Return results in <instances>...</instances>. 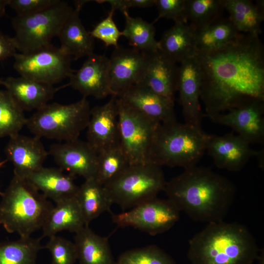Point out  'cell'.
I'll use <instances>...</instances> for the list:
<instances>
[{
  "mask_svg": "<svg viewBox=\"0 0 264 264\" xmlns=\"http://www.w3.org/2000/svg\"><path fill=\"white\" fill-rule=\"evenodd\" d=\"M196 57L204 116L210 118L264 101V47L259 35L241 33L225 46Z\"/></svg>",
  "mask_w": 264,
  "mask_h": 264,
  "instance_id": "1",
  "label": "cell"
},
{
  "mask_svg": "<svg viewBox=\"0 0 264 264\" xmlns=\"http://www.w3.org/2000/svg\"><path fill=\"white\" fill-rule=\"evenodd\" d=\"M163 191L180 212L194 221L209 223L223 220L236 188L226 177L196 165L167 181Z\"/></svg>",
  "mask_w": 264,
  "mask_h": 264,
  "instance_id": "2",
  "label": "cell"
},
{
  "mask_svg": "<svg viewBox=\"0 0 264 264\" xmlns=\"http://www.w3.org/2000/svg\"><path fill=\"white\" fill-rule=\"evenodd\" d=\"M258 257L254 237L245 226L237 222L207 223L189 242L191 264H252Z\"/></svg>",
  "mask_w": 264,
  "mask_h": 264,
  "instance_id": "3",
  "label": "cell"
},
{
  "mask_svg": "<svg viewBox=\"0 0 264 264\" xmlns=\"http://www.w3.org/2000/svg\"><path fill=\"white\" fill-rule=\"evenodd\" d=\"M208 136L201 128L185 123L159 124L152 142L148 163L184 169L196 166L206 151Z\"/></svg>",
  "mask_w": 264,
  "mask_h": 264,
  "instance_id": "4",
  "label": "cell"
},
{
  "mask_svg": "<svg viewBox=\"0 0 264 264\" xmlns=\"http://www.w3.org/2000/svg\"><path fill=\"white\" fill-rule=\"evenodd\" d=\"M1 196L0 224L20 237L42 228L54 206L27 180L15 176Z\"/></svg>",
  "mask_w": 264,
  "mask_h": 264,
  "instance_id": "5",
  "label": "cell"
},
{
  "mask_svg": "<svg viewBox=\"0 0 264 264\" xmlns=\"http://www.w3.org/2000/svg\"><path fill=\"white\" fill-rule=\"evenodd\" d=\"M90 110L88 101L84 97L69 104L48 103L27 118L26 126L40 138L63 142L74 140L87 128Z\"/></svg>",
  "mask_w": 264,
  "mask_h": 264,
  "instance_id": "6",
  "label": "cell"
},
{
  "mask_svg": "<svg viewBox=\"0 0 264 264\" xmlns=\"http://www.w3.org/2000/svg\"><path fill=\"white\" fill-rule=\"evenodd\" d=\"M67 2L59 0L39 11L16 15L11 23L15 35L12 37L16 49L26 54L52 45L64 22L73 11Z\"/></svg>",
  "mask_w": 264,
  "mask_h": 264,
  "instance_id": "7",
  "label": "cell"
},
{
  "mask_svg": "<svg viewBox=\"0 0 264 264\" xmlns=\"http://www.w3.org/2000/svg\"><path fill=\"white\" fill-rule=\"evenodd\" d=\"M166 182L161 166L146 163L130 165L104 187L112 203L125 210L157 197Z\"/></svg>",
  "mask_w": 264,
  "mask_h": 264,
  "instance_id": "8",
  "label": "cell"
},
{
  "mask_svg": "<svg viewBox=\"0 0 264 264\" xmlns=\"http://www.w3.org/2000/svg\"><path fill=\"white\" fill-rule=\"evenodd\" d=\"M120 145L130 165L148 163L155 131L160 123L117 97Z\"/></svg>",
  "mask_w": 264,
  "mask_h": 264,
  "instance_id": "9",
  "label": "cell"
},
{
  "mask_svg": "<svg viewBox=\"0 0 264 264\" xmlns=\"http://www.w3.org/2000/svg\"><path fill=\"white\" fill-rule=\"evenodd\" d=\"M14 68L21 76L53 86L69 78L74 70L71 57L52 44L29 53H16Z\"/></svg>",
  "mask_w": 264,
  "mask_h": 264,
  "instance_id": "10",
  "label": "cell"
},
{
  "mask_svg": "<svg viewBox=\"0 0 264 264\" xmlns=\"http://www.w3.org/2000/svg\"><path fill=\"white\" fill-rule=\"evenodd\" d=\"M180 211L167 198L155 197L128 211L110 213L113 223L120 227H132L151 235L171 229L179 219Z\"/></svg>",
  "mask_w": 264,
  "mask_h": 264,
  "instance_id": "11",
  "label": "cell"
},
{
  "mask_svg": "<svg viewBox=\"0 0 264 264\" xmlns=\"http://www.w3.org/2000/svg\"><path fill=\"white\" fill-rule=\"evenodd\" d=\"M149 54L118 46L110 60L109 76L113 95L120 97L132 86L141 83Z\"/></svg>",
  "mask_w": 264,
  "mask_h": 264,
  "instance_id": "12",
  "label": "cell"
},
{
  "mask_svg": "<svg viewBox=\"0 0 264 264\" xmlns=\"http://www.w3.org/2000/svg\"><path fill=\"white\" fill-rule=\"evenodd\" d=\"M86 129L87 142L98 154L120 145L117 97L91 109Z\"/></svg>",
  "mask_w": 264,
  "mask_h": 264,
  "instance_id": "13",
  "label": "cell"
},
{
  "mask_svg": "<svg viewBox=\"0 0 264 264\" xmlns=\"http://www.w3.org/2000/svg\"><path fill=\"white\" fill-rule=\"evenodd\" d=\"M206 151L218 168L231 172L240 171L250 159L258 157L261 153L252 149L249 143L234 132L209 134Z\"/></svg>",
  "mask_w": 264,
  "mask_h": 264,
  "instance_id": "14",
  "label": "cell"
},
{
  "mask_svg": "<svg viewBox=\"0 0 264 264\" xmlns=\"http://www.w3.org/2000/svg\"><path fill=\"white\" fill-rule=\"evenodd\" d=\"M210 119L231 128L250 145L264 143V101H255Z\"/></svg>",
  "mask_w": 264,
  "mask_h": 264,
  "instance_id": "15",
  "label": "cell"
},
{
  "mask_svg": "<svg viewBox=\"0 0 264 264\" xmlns=\"http://www.w3.org/2000/svg\"><path fill=\"white\" fill-rule=\"evenodd\" d=\"M110 60L105 55L93 53L81 68L75 70L66 86H71L84 97L91 96L102 99L113 95L110 85Z\"/></svg>",
  "mask_w": 264,
  "mask_h": 264,
  "instance_id": "16",
  "label": "cell"
},
{
  "mask_svg": "<svg viewBox=\"0 0 264 264\" xmlns=\"http://www.w3.org/2000/svg\"><path fill=\"white\" fill-rule=\"evenodd\" d=\"M48 154L62 170L85 179L95 177L98 154L87 142L78 139L52 145Z\"/></svg>",
  "mask_w": 264,
  "mask_h": 264,
  "instance_id": "17",
  "label": "cell"
},
{
  "mask_svg": "<svg viewBox=\"0 0 264 264\" xmlns=\"http://www.w3.org/2000/svg\"><path fill=\"white\" fill-rule=\"evenodd\" d=\"M201 78L196 56L180 63L178 68L177 91L185 123L201 128L204 114L199 100Z\"/></svg>",
  "mask_w": 264,
  "mask_h": 264,
  "instance_id": "18",
  "label": "cell"
},
{
  "mask_svg": "<svg viewBox=\"0 0 264 264\" xmlns=\"http://www.w3.org/2000/svg\"><path fill=\"white\" fill-rule=\"evenodd\" d=\"M40 138L20 133L9 137L5 153L6 159L14 166V176L26 179L43 167L48 153Z\"/></svg>",
  "mask_w": 264,
  "mask_h": 264,
  "instance_id": "19",
  "label": "cell"
},
{
  "mask_svg": "<svg viewBox=\"0 0 264 264\" xmlns=\"http://www.w3.org/2000/svg\"><path fill=\"white\" fill-rule=\"evenodd\" d=\"M118 98L157 123L176 121L174 103L142 84L132 86Z\"/></svg>",
  "mask_w": 264,
  "mask_h": 264,
  "instance_id": "20",
  "label": "cell"
},
{
  "mask_svg": "<svg viewBox=\"0 0 264 264\" xmlns=\"http://www.w3.org/2000/svg\"><path fill=\"white\" fill-rule=\"evenodd\" d=\"M178 66L158 49L149 54L141 84L174 103L177 91Z\"/></svg>",
  "mask_w": 264,
  "mask_h": 264,
  "instance_id": "21",
  "label": "cell"
},
{
  "mask_svg": "<svg viewBox=\"0 0 264 264\" xmlns=\"http://www.w3.org/2000/svg\"><path fill=\"white\" fill-rule=\"evenodd\" d=\"M0 85L6 88L24 111L41 108L48 103L61 88L23 76L2 79Z\"/></svg>",
  "mask_w": 264,
  "mask_h": 264,
  "instance_id": "22",
  "label": "cell"
},
{
  "mask_svg": "<svg viewBox=\"0 0 264 264\" xmlns=\"http://www.w3.org/2000/svg\"><path fill=\"white\" fill-rule=\"evenodd\" d=\"M74 177L60 168L42 167L25 179L56 203L76 197L79 186Z\"/></svg>",
  "mask_w": 264,
  "mask_h": 264,
  "instance_id": "23",
  "label": "cell"
},
{
  "mask_svg": "<svg viewBox=\"0 0 264 264\" xmlns=\"http://www.w3.org/2000/svg\"><path fill=\"white\" fill-rule=\"evenodd\" d=\"M158 49L176 64L196 56L194 29L188 22H175L158 41Z\"/></svg>",
  "mask_w": 264,
  "mask_h": 264,
  "instance_id": "24",
  "label": "cell"
},
{
  "mask_svg": "<svg viewBox=\"0 0 264 264\" xmlns=\"http://www.w3.org/2000/svg\"><path fill=\"white\" fill-rule=\"evenodd\" d=\"M80 9L75 8L63 25L58 37L60 48L76 60L93 53L94 39L86 30L79 17Z\"/></svg>",
  "mask_w": 264,
  "mask_h": 264,
  "instance_id": "25",
  "label": "cell"
},
{
  "mask_svg": "<svg viewBox=\"0 0 264 264\" xmlns=\"http://www.w3.org/2000/svg\"><path fill=\"white\" fill-rule=\"evenodd\" d=\"M74 245L80 264H115L107 238L95 233L88 226L75 233Z\"/></svg>",
  "mask_w": 264,
  "mask_h": 264,
  "instance_id": "26",
  "label": "cell"
},
{
  "mask_svg": "<svg viewBox=\"0 0 264 264\" xmlns=\"http://www.w3.org/2000/svg\"><path fill=\"white\" fill-rule=\"evenodd\" d=\"M85 225V221L75 198L56 203L42 227L43 236L50 237L62 231L76 233Z\"/></svg>",
  "mask_w": 264,
  "mask_h": 264,
  "instance_id": "27",
  "label": "cell"
},
{
  "mask_svg": "<svg viewBox=\"0 0 264 264\" xmlns=\"http://www.w3.org/2000/svg\"><path fill=\"white\" fill-rule=\"evenodd\" d=\"M229 19L241 33L259 35L264 19V1L224 0Z\"/></svg>",
  "mask_w": 264,
  "mask_h": 264,
  "instance_id": "28",
  "label": "cell"
},
{
  "mask_svg": "<svg viewBox=\"0 0 264 264\" xmlns=\"http://www.w3.org/2000/svg\"><path fill=\"white\" fill-rule=\"evenodd\" d=\"M76 198L86 226L102 213L112 212V203L105 187L95 177L85 179L79 186Z\"/></svg>",
  "mask_w": 264,
  "mask_h": 264,
  "instance_id": "29",
  "label": "cell"
},
{
  "mask_svg": "<svg viewBox=\"0 0 264 264\" xmlns=\"http://www.w3.org/2000/svg\"><path fill=\"white\" fill-rule=\"evenodd\" d=\"M241 34L229 18L222 17L195 30L197 54L220 49Z\"/></svg>",
  "mask_w": 264,
  "mask_h": 264,
  "instance_id": "30",
  "label": "cell"
},
{
  "mask_svg": "<svg viewBox=\"0 0 264 264\" xmlns=\"http://www.w3.org/2000/svg\"><path fill=\"white\" fill-rule=\"evenodd\" d=\"M125 18L124 29L121 36L129 41L133 49L145 54L158 50V41L155 38V29L152 23L139 17H132L128 12L123 13Z\"/></svg>",
  "mask_w": 264,
  "mask_h": 264,
  "instance_id": "31",
  "label": "cell"
},
{
  "mask_svg": "<svg viewBox=\"0 0 264 264\" xmlns=\"http://www.w3.org/2000/svg\"><path fill=\"white\" fill-rule=\"evenodd\" d=\"M42 238L20 237L16 241L0 242V264H37Z\"/></svg>",
  "mask_w": 264,
  "mask_h": 264,
  "instance_id": "32",
  "label": "cell"
},
{
  "mask_svg": "<svg viewBox=\"0 0 264 264\" xmlns=\"http://www.w3.org/2000/svg\"><path fill=\"white\" fill-rule=\"evenodd\" d=\"M24 110L7 90H0V138L19 133L26 126Z\"/></svg>",
  "mask_w": 264,
  "mask_h": 264,
  "instance_id": "33",
  "label": "cell"
},
{
  "mask_svg": "<svg viewBox=\"0 0 264 264\" xmlns=\"http://www.w3.org/2000/svg\"><path fill=\"white\" fill-rule=\"evenodd\" d=\"M224 0H186L185 17L194 30L222 17Z\"/></svg>",
  "mask_w": 264,
  "mask_h": 264,
  "instance_id": "34",
  "label": "cell"
},
{
  "mask_svg": "<svg viewBox=\"0 0 264 264\" xmlns=\"http://www.w3.org/2000/svg\"><path fill=\"white\" fill-rule=\"evenodd\" d=\"M120 145L98 154L95 179L105 186L122 173L130 165Z\"/></svg>",
  "mask_w": 264,
  "mask_h": 264,
  "instance_id": "35",
  "label": "cell"
},
{
  "mask_svg": "<svg viewBox=\"0 0 264 264\" xmlns=\"http://www.w3.org/2000/svg\"><path fill=\"white\" fill-rule=\"evenodd\" d=\"M116 264H176L173 259L156 245L127 250L120 255Z\"/></svg>",
  "mask_w": 264,
  "mask_h": 264,
  "instance_id": "36",
  "label": "cell"
},
{
  "mask_svg": "<svg viewBox=\"0 0 264 264\" xmlns=\"http://www.w3.org/2000/svg\"><path fill=\"white\" fill-rule=\"evenodd\" d=\"M49 238L44 248L49 251L51 264H74L77 255L74 242L56 235Z\"/></svg>",
  "mask_w": 264,
  "mask_h": 264,
  "instance_id": "37",
  "label": "cell"
},
{
  "mask_svg": "<svg viewBox=\"0 0 264 264\" xmlns=\"http://www.w3.org/2000/svg\"><path fill=\"white\" fill-rule=\"evenodd\" d=\"M113 11H110L104 19L98 22L89 33L94 39L102 41L107 47H117L118 41L121 33L113 20Z\"/></svg>",
  "mask_w": 264,
  "mask_h": 264,
  "instance_id": "38",
  "label": "cell"
},
{
  "mask_svg": "<svg viewBox=\"0 0 264 264\" xmlns=\"http://www.w3.org/2000/svg\"><path fill=\"white\" fill-rule=\"evenodd\" d=\"M186 0H155L158 15L154 22L164 18L173 20L175 22H188L185 17Z\"/></svg>",
  "mask_w": 264,
  "mask_h": 264,
  "instance_id": "39",
  "label": "cell"
},
{
  "mask_svg": "<svg viewBox=\"0 0 264 264\" xmlns=\"http://www.w3.org/2000/svg\"><path fill=\"white\" fill-rule=\"evenodd\" d=\"M59 0H8V6L14 10L17 15L36 12L57 3Z\"/></svg>",
  "mask_w": 264,
  "mask_h": 264,
  "instance_id": "40",
  "label": "cell"
},
{
  "mask_svg": "<svg viewBox=\"0 0 264 264\" xmlns=\"http://www.w3.org/2000/svg\"><path fill=\"white\" fill-rule=\"evenodd\" d=\"M16 50L12 37L0 33V61L13 57Z\"/></svg>",
  "mask_w": 264,
  "mask_h": 264,
  "instance_id": "41",
  "label": "cell"
},
{
  "mask_svg": "<svg viewBox=\"0 0 264 264\" xmlns=\"http://www.w3.org/2000/svg\"><path fill=\"white\" fill-rule=\"evenodd\" d=\"M155 0H127L129 8H147L155 5Z\"/></svg>",
  "mask_w": 264,
  "mask_h": 264,
  "instance_id": "42",
  "label": "cell"
},
{
  "mask_svg": "<svg viewBox=\"0 0 264 264\" xmlns=\"http://www.w3.org/2000/svg\"><path fill=\"white\" fill-rule=\"evenodd\" d=\"M7 6H8V0H0V18L4 15Z\"/></svg>",
  "mask_w": 264,
  "mask_h": 264,
  "instance_id": "43",
  "label": "cell"
},
{
  "mask_svg": "<svg viewBox=\"0 0 264 264\" xmlns=\"http://www.w3.org/2000/svg\"><path fill=\"white\" fill-rule=\"evenodd\" d=\"M8 160L6 159L5 160L0 161V168ZM3 192L0 191V195L1 196Z\"/></svg>",
  "mask_w": 264,
  "mask_h": 264,
  "instance_id": "44",
  "label": "cell"
},
{
  "mask_svg": "<svg viewBox=\"0 0 264 264\" xmlns=\"http://www.w3.org/2000/svg\"><path fill=\"white\" fill-rule=\"evenodd\" d=\"M2 80V78H0V85L1 84Z\"/></svg>",
  "mask_w": 264,
  "mask_h": 264,
  "instance_id": "45",
  "label": "cell"
},
{
  "mask_svg": "<svg viewBox=\"0 0 264 264\" xmlns=\"http://www.w3.org/2000/svg\"><path fill=\"white\" fill-rule=\"evenodd\" d=\"M115 264H116V262H115Z\"/></svg>",
  "mask_w": 264,
  "mask_h": 264,
  "instance_id": "46",
  "label": "cell"
}]
</instances>
